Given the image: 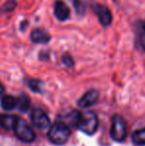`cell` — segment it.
Listing matches in <instances>:
<instances>
[{
	"label": "cell",
	"mask_w": 145,
	"mask_h": 146,
	"mask_svg": "<svg viewBox=\"0 0 145 146\" xmlns=\"http://www.w3.org/2000/svg\"><path fill=\"white\" fill-rule=\"evenodd\" d=\"M71 135V129L64 121H58L51 125L49 128L48 138L52 143L57 145H63L68 141Z\"/></svg>",
	"instance_id": "6da1fadb"
},
{
	"label": "cell",
	"mask_w": 145,
	"mask_h": 146,
	"mask_svg": "<svg viewBox=\"0 0 145 146\" xmlns=\"http://www.w3.org/2000/svg\"><path fill=\"white\" fill-rule=\"evenodd\" d=\"M99 126V119L93 111H85L81 114L77 128L85 134L91 135L95 133Z\"/></svg>",
	"instance_id": "7a4b0ae2"
},
{
	"label": "cell",
	"mask_w": 145,
	"mask_h": 146,
	"mask_svg": "<svg viewBox=\"0 0 145 146\" xmlns=\"http://www.w3.org/2000/svg\"><path fill=\"white\" fill-rule=\"evenodd\" d=\"M110 135L114 141L121 142L126 138L127 135V125L126 121L121 115L115 114L111 119V128H110Z\"/></svg>",
	"instance_id": "3957f363"
},
{
	"label": "cell",
	"mask_w": 145,
	"mask_h": 146,
	"mask_svg": "<svg viewBox=\"0 0 145 146\" xmlns=\"http://www.w3.org/2000/svg\"><path fill=\"white\" fill-rule=\"evenodd\" d=\"M13 130L15 132V135L17 136V138H19L23 142H32L36 137L34 130L28 124L27 121L23 118L17 117V121H16Z\"/></svg>",
	"instance_id": "277c9868"
},
{
	"label": "cell",
	"mask_w": 145,
	"mask_h": 146,
	"mask_svg": "<svg viewBox=\"0 0 145 146\" xmlns=\"http://www.w3.org/2000/svg\"><path fill=\"white\" fill-rule=\"evenodd\" d=\"M93 12L95 13V15L97 16V19H99V23L101 24L105 27H107L111 24L112 22V15L111 12L109 8L105 5L99 3H95L93 6Z\"/></svg>",
	"instance_id": "5b68a950"
},
{
	"label": "cell",
	"mask_w": 145,
	"mask_h": 146,
	"mask_svg": "<svg viewBox=\"0 0 145 146\" xmlns=\"http://www.w3.org/2000/svg\"><path fill=\"white\" fill-rule=\"evenodd\" d=\"M31 121L36 127L45 129L50 127V118L41 108H35L31 113Z\"/></svg>",
	"instance_id": "8992f818"
},
{
	"label": "cell",
	"mask_w": 145,
	"mask_h": 146,
	"mask_svg": "<svg viewBox=\"0 0 145 146\" xmlns=\"http://www.w3.org/2000/svg\"><path fill=\"white\" fill-rule=\"evenodd\" d=\"M99 100V92L95 90L87 92L77 102V106L81 108H87L93 106Z\"/></svg>",
	"instance_id": "52a82bcc"
},
{
	"label": "cell",
	"mask_w": 145,
	"mask_h": 146,
	"mask_svg": "<svg viewBox=\"0 0 145 146\" xmlns=\"http://www.w3.org/2000/svg\"><path fill=\"white\" fill-rule=\"evenodd\" d=\"M54 14L56 18L60 21H66L70 17V8L68 7L64 1H58L55 2L54 5Z\"/></svg>",
	"instance_id": "ba28073f"
},
{
	"label": "cell",
	"mask_w": 145,
	"mask_h": 146,
	"mask_svg": "<svg viewBox=\"0 0 145 146\" xmlns=\"http://www.w3.org/2000/svg\"><path fill=\"white\" fill-rule=\"evenodd\" d=\"M30 38H31L32 42L36 43V44H46L51 40L50 34L46 30L40 29V28L32 31Z\"/></svg>",
	"instance_id": "9c48e42d"
},
{
	"label": "cell",
	"mask_w": 145,
	"mask_h": 146,
	"mask_svg": "<svg viewBox=\"0 0 145 146\" xmlns=\"http://www.w3.org/2000/svg\"><path fill=\"white\" fill-rule=\"evenodd\" d=\"M17 121V117L10 114H2L0 115V126L6 130L14 129L15 123Z\"/></svg>",
	"instance_id": "30bf717a"
},
{
	"label": "cell",
	"mask_w": 145,
	"mask_h": 146,
	"mask_svg": "<svg viewBox=\"0 0 145 146\" xmlns=\"http://www.w3.org/2000/svg\"><path fill=\"white\" fill-rule=\"evenodd\" d=\"M1 106L5 110H12L17 108V98L12 96H5L1 100Z\"/></svg>",
	"instance_id": "8fae6325"
},
{
	"label": "cell",
	"mask_w": 145,
	"mask_h": 146,
	"mask_svg": "<svg viewBox=\"0 0 145 146\" xmlns=\"http://www.w3.org/2000/svg\"><path fill=\"white\" fill-rule=\"evenodd\" d=\"M81 112H79L77 110H73L71 111L68 115L65 116V123L69 125V126H73V127H77L79 124V118H81ZM63 121V120H62Z\"/></svg>",
	"instance_id": "7c38bea8"
},
{
	"label": "cell",
	"mask_w": 145,
	"mask_h": 146,
	"mask_svg": "<svg viewBox=\"0 0 145 146\" xmlns=\"http://www.w3.org/2000/svg\"><path fill=\"white\" fill-rule=\"evenodd\" d=\"M131 138H132V142H133L134 145L144 146L145 145V127L134 131Z\"/></svg>",
	"instance_id": "4fadbf2b"
},
{
	"label": "cell",
	"mask_w": 145,
	"mask_h": 146,
	"mask_svg": "<svg viewBox=\"0 0 145 146\" xmlns=\"http://www.w3.org/2000/svg\"><path fill=\"white\" fill-rule=\"evenodd\" d=\"M136 38H137V42L139 46L145 52V27L142 24H139L136 27Z\"/></svg>",
	"instance_id": "5bb4252c"
},
{
	"label": "cell",
	"mask_w": 145,
	"mask_h": 146,
	"mask_svg": "<svg viewBox=\"0 0 145 146\" xmlns=\"http://www.w3.org/2000/svg\"><path fill=\"white\" fill-rule=\"evenodd\" d=\"M30 106V100L26 94H21L17 98V108L21 111H26Z\"/></svg>",
	"instance_id": "9a60e30c"
},
{
	"label": "cell",
	"mask_w": 145,
	"mask_h": 146,
	"mask_svg": "<svg viewBox=\"0 0 145 146\" xmlns=\"http://www.w3.org/2000/svg\"><path fill=\"white\" fill-rule=\"evenodd\" d=\"M73 6L75 8V11L79 15H83L87 9V5H85L83 0H73Z\"/></svg>",
	"instance_id": "2e32d148"
},
{
	"label": "cell",
	"mask_w": 145,
	"mask_h": 146,
	"mask_svg": "<svg viewBox=\"0 0 145 146\" xmlns=\"http://www.w3.org/2000/svg\"><path fill=\"white\" fill-rule=\"evenodd\" d=\"M16 7V2L14 0H10V1L6 2L1 8H0V11L1 12H11L15 9Z\"/></svg>",
	"instance_id": "e0dca14e"
},
{
	"label": "cell",
	"mask_w": 145,
	"mask_h": 146,
	"mask_svg": "<svg viewBox=\"0 0 145 146\" xmlns=\"http://www.w3.org/2000/svg\"><path fill=\"white\" fill-rule=\"evenodd\" d=\"M28 85H29V88H31L33 92H41V82L38 81V80H29L28 81Z\"/></svg>",
	"instance_id": "ac0fdd59"
},
{
	"label": "cell",
	"mask_w": 145,
	"mask_h": 146,
	"mask_svg": "<svg viewBox=\"0 0 145 146\" xmlns=\"http://www.w3.org/2000/svg\"><path fill=\"white\" fill-rule=\"evenodd\" d=\"M62 62L63 64H64L65 66H67V67L71 68L73 66V58L71 56H69V55H65L64 57H63L62 59Z\"/></svg>",
	"instance_id": "d6986e66"
},
{
	"label": "cell",
	"mask_w": 145,
	"mask_h": 146,
	"mask_svg": "<svg viewBox=\"0 0 145 146\" xmlns=\"http://www.w3.org/2000/svg\"><path fill=\"white\" fill-rule=\"evenodd\" d=\"M3 92H4V87L0 84V96L3 94Z\"/></svg>",
	"instance_id": "ffe728a7"
},
{
	"label": "cell",
	"mask_w": 145,
	"mask_h": 146,
	"mask_svg": "<svg viewBox=\"0 0 145 146\" xmlns=\"http://www.w3.org/2000/svg\"><path fill=\"white\" fill-rule=\"evenodd\" d=\"M144 27H145V23H144Z\"/></svg>",
	"instance_id": "44dd1931"
}]
</instances>
